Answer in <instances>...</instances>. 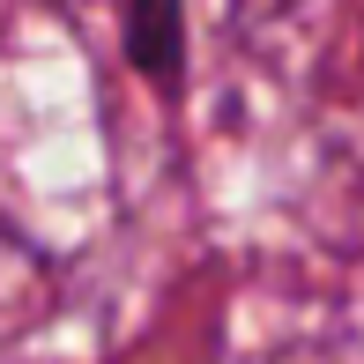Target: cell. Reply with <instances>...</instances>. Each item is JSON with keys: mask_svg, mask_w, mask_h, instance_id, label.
Returning a JSON list of instances; mask_svg holds the SVG:
<instances>
[{"mask_svg": "<svg viewBox=\"0 0 364 364\" xmlns=\"http://www.w3.org/2000/svg\"><path fill=\"white\" fill-rule=\"evenodd\" d=\"M127 45H134L141 75L171 82V68H178V0H134V15H127Z\"/></svg>", "mask_w": 364, "mask_h": 364, "instance_id": "1", "label": "cell"}]
</instances>
